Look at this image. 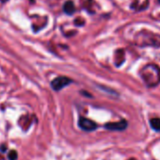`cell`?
<instances>
[{
  "mask_svg": "<svg viewBox=\"0 0 160 160\" xmlns=\"http://www.w3.org/2000/svg\"><path fill=\"white\" fill-rule=\"evenodd\" d=\"M71 82H72V80L70 78H68L66 76H59V77H57L53 80L52 83H51V86L55 91L58 92L61 89H63L64 87L68 86Z\"/></svg>",
  "mask_w": 160,
  "mask_h": 160,
  "instance_id": "obj_1",
  "label": "cell"
},
{
  "mask_svg": "<svg viewBox=\"0 0 160 160\" xmlns=\"http://www.w3.org/2000/svg\"><path fill=\"white\" fill-rule=\"evenodd\" d=\"M78 125L82 130L87 132H92L97 129V124L94 122L86 118H80L78 121Z\"/></svg>",
  "mask_w": 160,
  "mask_h": 160,
  "instance_id": "obj_2",
  "label": "cell"
},
{
  "mask_svg": "<svg viewBox=\"0 0 160 160\" xmlns=\"http://www.w3.org/2000/svg\"><path fill=\"white\" fill-rule=\"evenodd\" d=\"M127 122L125 120L120 121L118 122H113V123H107L105 125V128L110 130V131H123L127 128Z\"/></svg>",
  "mask_w": 160,
  "mask_h": 160,
  "instance_id": "obj_3",
  "label": "cell"
},
{
  "mask_svg": "<svg viewBox=\"0 0 160 160\" xmlns=\"http://www.w3.org/2000/svg\"><path fill=\"white\" fill-rule=\"evenodd\" d=\"M63 10H64V12L67 14L71 15V14H72L75 12V7H74L73 3L72 1H67L64 4V6H63Z\"/></svg>",
  "mask_w": 160,
  "mask_h": 160,
  "instance_id": "obj_4",
  "label": "cell"
},
{
  "mask_svg": "<svg viewBox=\"0 0 160 160\" xmlns=\"http://www.w3.org/2000/svg\"><path fill=\"white\" fill-rule=\"evenodd\" d=\"M151 127L157 132H160V119L159 118H153L150 121Z\"/></svg>",
  "mask_w": 160,
  "mask_h": 160,
  "instance_id": "obj_5",
  "label": "cell"
},
{
  "mask_svg": "<svg viewBox=\"0 0 160 160\" xmlns=\"http://www.w3.org/2000/svg\"><path fill=\"white\" fill-rule=\"evenodd\" d=\"M9 158H10V160H16L17 159V153H16V152L15 151L11 152L10 154H9Z\"/></svg>",
  "mask_w": 160,
  "mask_h": 160,
  "instance_id": "obj_6",
  "label": "cell"
}]
</instances>
